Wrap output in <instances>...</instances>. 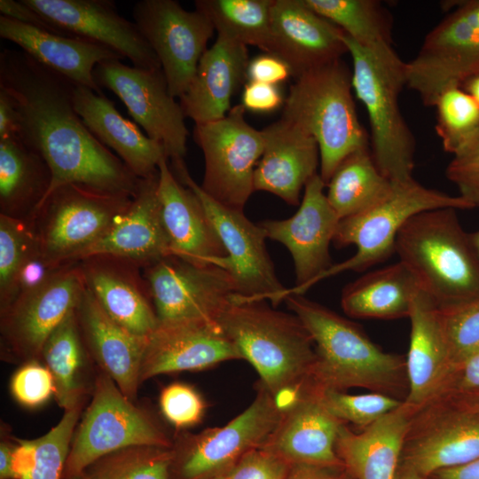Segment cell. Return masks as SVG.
Returning a JSON list of instances; mask_svg holds the SVG:
<instances>
[{
    "label": "cell",
    "instance_id": "obj_50",
    "mask_svg": "<svg viewBox=\"0 0 479 479\" xmlns=\"http://www.w3.org/2000/svg\"><path fill=\"white\" fill-rule=\"evenodd\" d=\"M65 264L47 260L38 247L20 269L6 300L0 304L1 310L19 296L40 287L49 281Z\"/></svg>",
    "mask_w": 479,
    "mask_h": 479
},
{
    "label": "cell",
    "instance_id": "obj_38",
    "mask_svg": "<svg viewBox=\"0 0 479 479\" xmlns=\"http://www.w3.org/2000/svg\"><path fill=\"white\" fill-rule=\"evenodd\" d=\"M347 36L373 51L392 50L391 17L375 0H304Z\"/></svg>",
    "mask_w": 479,
    "mask_h": 479
},
{
    "label": "cell",
    "instance_id": "obj_64",
    "mask_svg": "<svg viewBox=\"0 0 479 479\" xmlns=\"http://www.w3.org/2000/svg\"><path fill=\"white\" fill-rule=\"evenodd\" d=\"M70 479H87V478L84 476L83 474H81L80 475L70 478Z\"/></svg>",
    "mask_w": 479,
    "mask_h": 479
},
{
    "label": "cell",
    "instance_id": "obj_53",
    "mask_svg": "<svg viewBox=\"0 0 479 479\" xmlns=\"http://www.w3.org/2000/svg\"><path fill=\"white\" fill-rule=\"evenodd\" d=\"M475 393H479V350L455 370L446 388L438 397Z\"/></svg>",
    "mask_w": 479,
    "mask_h": 479
},
{
    "label": "cell",
    "instance_id": "obj_9",
    "mask_svg": "<svg viewBox=\"0 0 479 479\" xmlns=\"http://www.w3.org/2000/svg\"><path fill=\"white\" fill-rule=\"evenodd\" d=\"M452 9L425 36L406 62V86L426 106H435L448 88L461 87L479 75V0L450 4Z\"/></svg>",
    "mask_w": 479,
    "mask_h": 479
},
{
    "label": "cell",
    "instance_id": "obj_19",
    "mask_svg": "<svg viewBox=\"0 0 479 479\" xmlns=\"http://www.w3.org/2000/svg\"><path fill=\"white\" fill-rule=\"evenodd\" d=\"M85 288L78 262L69 263L49 281L1 310V334L21 361H38L45 342L75 310Z\"/></svg>",
    "mask_w": 479,
    "mask_h": 479
},
{
    "label": "cell",
    "instance_id": "obj_28",
    "mask_svg": "<svg viewBox=\"0 0 479 479\" xmlns=\"http://www.w3.org/2000/svg\"><path fill=\"white\" fill-rule=\"evenodd\" d=\"M417 409L404 401L359 431L342 425L335 451L353 479H397L404 441Z\"/></svg>",
    "mask_w": 479,
    "mask_h": 479
},
{
    "label": "cell",
    "instance_id": "obj_43",
    "mask_svg": "<svg viewBox=\"0 0 479 479\" xmlns=\"http://www.w3.org/2000/svg\"><path fill=\"white\" fill-rule=\"evenodd\" d=\"M82 405L65 411L59 423L43 436L34 439L35 454L22 479H63L67 459Z\"/></svg>",
    "mask_w": 479,
    "mask_h": 479
},
{
    "label": "cell",
    "instance_id": "obj_35",
    "mask_svg": "<svg viewBox=\"0 0 479 479\" xmlns=\"http://www.w3.org/2000/svg\"><path fill=\"white\" fill-rule=\"evenodd\" d=\"M51 181L44 160L18 137L0 139V214L31 217Z\"/></svg>",
    "mask_w": 479,
    "mask_h": 479
},
{
    "label": "cell",
    "instance_id": "obj_21",
    "mask_svg": "<svg viewBox=\"0 0 479 479\" xmlns=\"http://www.w3.org/2000/svg\"><path fill=\"white\" fill-rule=\"evenodd\" d=\"M243 359L217 321L187 319L159 322L147 337L141 382L152 377L213 367Z\"/></svg>",
    "mask_w": 479,
    "mask_h": 479
},
{
    "label": "cell",
    "instance_id": "obj_13",
    "mask_svg": "<svg viewBox=\"0 0 479 479\" xmlns=\"http://www.w3.org/2000/svg\"><path fill=\"white\" fill-rule=\"evenodd\" d=\"M282 412L276 398L259 383L250 405L229 423L187 434L173 444L169 479H200L225 473L247 452L264 444Z\"/></svg>",
    "mask_w": 479,
    "mask_h": 479
},
{
    "label": "cell",
    "instance_id": "obj_24",
    "mask_svg": "<svg viewBox=\"0 0 479 479\" xmlns=\"http://www.w3.org/2000/svg\"><path fill=\"white\" fill-rule=\"evenodd\" d=\"M158 171L140 178L131 203L97 241L79 253L74 262L92 256L131 261L142 268L171 255L161 216Z\"/></svg>",
    "mask_w": 479,
    "mask_h": 479
},
{
    "label": "cell",
    "instance_id": "obj_58",
    "mask_svg": "<svg viewBox=\"0 0 479 479\" xmlns=\"http://www.w3.org/2000/svg\"><path fill=\"white\" fill-rule=\"evenodd\" d=\"M14 444L6 441L0 444V479H14L12 473V452Z\"/></svg>",
    "mask_w": 479,
    "mask_h": 479
},
{
    "label": "cell",
    "instance_id": "obj_62",
    "mask_svg": "<svg viewBox=\"0 0 479 479\" xmlns=\"http://www.w3.org/2000/svg\"><path fill=\"white\" fill-rule=\"evenodd\" d=\"M470 236H471V240L473 241V244L478 253V255H479V230L475 232H471L470 233Z\"/></svg>",
    "mask_w": 479,
    "mask_h": 479
},
{
    "label": "cell",
    "instance_id": "obj_49",
    "mask_svg": "<svg viewBox=\"0 0 479 479\" xmlns=\"http://www.w3.org/2000/svg\"><path fill=\"white\" fill-rule=\"evenodd\" d=\"M289 465L279 456L257 448L243 455L224 474L226 479H284Z\"/></svg>",
    "mask_w": 479,
    "mask_h": 479
},
{
    "label": "cell",
    "instance_id": "obj_10",
    "mask_svg": "<svg viewBox=\"0 0 479 479\" xmlns=\"http://www.w3.org/2000/svg\"><path fill=\"white\" fill-rule=\"evenodd\" d=\"M132 198L75 184L57 188L32 216L43 255L53 263H75L126 211Z\"/></svg>",
    "mask_w": 479,
    "mask_h": 479
},
{
    "label": "cell",
    "instance_id": "obj_47",
    "mask_svg": "<svg viewBox=\"0 0 479 479\" xmlns=\"http://www.w3.org/2000/svg\"><path fill=\"white\" fill-rule=\"evenodd\" d=\"M160 407L164 417L178 428L199 423L205 412L201 396L191 386L180 382L169 384L161 390Z\"/></svg>",
    "mask_w": 479,
    "mask_h": 479
},
{
    "label": "cell",
    "instance_id": "obj_54",
    "mask_svg": "<svg viewBox=\"0 0 479 479\" xmlns=\"http://www.w3.org/2000/svg\"><path fill=\"white\" fill-rule=\"evenodd\" d=\"M0 12L2 16L15 20L17 21L53 34L68 36L50 23L36 11L26 4L22 0H0Z\"/></svg>",
    "mask_w": 479,
    "mask_h": 479
},
{
    "label": "cell",
    "instance_id": "obj_61",
    "mask_svg": "<svg viewBox=\"0 0 479 479\" xmlns=\"http://www.w3.org/2000/svg\"><path fill=\"white\" fill-rule=\"evenodd\" d=\"M397 479H428L415 470L400 466Z\"/></svg>",
    "mask_w": 479,
    "mask_h": 479
},
{
    "label": "cell",
    "instance_id": "obj_7",
    "mask_svg": "<svg viewBox=\"0 0 479 479\" xmlns=\"http://www.w3.org/2000/svg\"><path fill=\"white\" fill-rule=\"evenodd\" d=\"M457 210L474 207L459 195H450L428 188L413 177L393 182L389 193L380 202L357 215L341 219L334 238L337 247L354 245L356 253L333 264L317 279L319 281L346 271H363L393 253L397 235L414 215L436 208Z\"/></svg>",
    "mask_w": 479,
    "mask_h": 479
},
{
    "label": "cell",
    "instance_id": "obj_39",
    "mask_svg": "<svg viewBox=\"0 0 479 479\" xmlns=\"http://www.w3.org/2000/svg\"><path fill=\"white\" fill-rule=\"evenodd\" d=\"M272 0H196L195 9L210 20L217 35L270 53Z\"/></svg>",
    "mask_w": 479,
    "mask_h": 479
},
{
    "label": "cell",
    "instance_id": "obj_22",
    "mask_svg": "<svg viewBox=\"0 0 479 479\" xmlns=\"http://www.w3.org/2000/svg\"><path fill=\"white\" fill-rule=\"evenodd\" d=\"M342 424L328 411L319 389L310 381L283 410L278 425L261 448L289 464L343 467L335 451Z\"/></svg>",
    "mask_w": 479,
    "mask_h": 479
},
{
    "label": "cell",
    "instance_id": "obj_3",
    "mask_svg": "<svg viewBox=\"0 0 479 479\" xmlns=\"http://www.w3.org/2000/svg\"><path fill=\"white\" fill-rule=\"evenodd\" d=\"M216 321L283 410L311 381L315 345L294 313L276 310L265 301L232 303Z\"/></svg>",
    "mask_w": 479,
    "mask_h": 479
},
{
    "label": "cell",
    "instance_id": "obj_18",
    "mask_svg": "<svg viewBox=\"0 0 479 479\" xmlns=\"http://www.w3.org/2000/svg\"><path fill=\"white\" fill-rule=\"evenodd\" d=\"M326 185L317 173L306 184L294 215L287 219L259 223L267 239L284 245L293 258L295 286L284 290L282 301L291 294H304L334 264L329 247L340 218L328 202L324 192Z\"/></svg>",
    "mask_w": 479,
    "mask_h": 479
},
{
    "label": "cell",
    "instance_id": "obj_15",
    "mask_svg": "<svg viewBox=\"0 0 479 479\" xmlns=\"http://www.w3.org/2000/svg\"><path fill=\"white\" fill-rule=\"evenodd\" d=\"M132 16L160 61L170 95L181 98L208 49L213 25L200 11H187L175 0L138 1Z\"/></svg>",
    "mask_w": 479,
    "mask_h": 479
},
{
    "label": "cell",
    "instance_id": "obj_63",
    "mask_svg": "<svg viewBox=\"0 0 479 479\" xmlns=\"http://www.w3.org/2000/svg\"><path fill=\"white\" fill-rule=\"evenodd\" d=\"M200 479H226V477L224 474H218V475L205 476Z\"/></svg>",
    "mask_w": 479,
    "mask_h": 479
},
{
    "label": "cell",
    "instance_id": "obj_44",
    "mask_svg": "<svg viewBox=\"0 0 479 479\" xmlns=\"http://www.w3.org/2000/svg\"><path fill=\"white\" fill-rule=\"evenodd\" d=\"M318 389L323 403L334 416L359 429L371 425L404 402L377 392L349 394L346 391Z\"/></svg>",
    "mask_w": 479,
    "mask_h": 479
},
{
    "label": "cell",
    "instance_id": "obj_2",
    "mask_svg": "<svg viewBox=\"0 0 479 479\" xmlns=\"http://www.w3.org/2000/svg\"><path fill=\"white\" fill-rule=\"evenodd\" d=\"M284 301L313 340L317 359L311 381L317 388H361L405 400V356L384 351L359 326L303 294Z\"/></svg>",
    "mask_w": 479,
    "mask_h": 479
},
{
    "label": "cell",
    "instance_id": "obj_1",
    "mask_svg": "<svg viewBox=\"0 0 479 479\" xmlns=\"http://www.w3.org/2000/svg\"><path fill=\"white\" fill-rule=\"evenodd\" d=\"M75 85L21 50L0 52V89L16 109V137L51 170L43 202L68 184L133 197L140 178L86 127L74 106Z\"/></svg>",
    "mask_w": 479,
    "mask_h": 479
},
{
    "label": "cell",
    "instance_id": "obj_4",
    "mask_svg": "<svg viewBox=\"0 0 479 479\" xmlns=\"http://www.w3.org/2000/svg\"><path fill=\"white\" fill-rule=\"evenodd\" d=\"M395 253L438 307L479 298V255L457 209L436 208L412 216L397 235Z\"/></svg>",
    "mask_w": 479,
    "mask_h": 479
},
{
    "label": "cell",
    "instance_id": "obj_29",
    "mask_svg": "<svg viewBox=\"0 0 479 479\" xmlns=\"http://www.w3.org/2000/svg\"><path fill=\"white\" fill-rule=\"evenodd\" d=\"M405 356L408 394L405 403L419 408L438 397L455 368L438 316V307L425 293L416 297L411 314Z\"/></svg>",
    "mask_w": 479,
    "mask_h": 479
},
{
    "label": "cell",
    "instance_id": "obj_37",
    "mask_svg": "<svg viewBox=\"0 0 479 479\" xmlns=\"http://www.w3.org/2000/svg\"><path fill=\"white\" fill-rule=\"evenodd\" d=\"M326 185L328 202L341 220L380 202L391 191L393 182L379 169L367 147L347 156Z\"/></svg>",
    "mask_w": 479,
    "mask_h": 479
},
{
    "label": "cell",
    "instance_id": "obj_26",
    "mask_svg": "<svg viewBox=\"0 0 479 479\" xmlns=\"http://www.w3.org/2000/svg\"><path fill=\"white\" fill-rule=\"evenodd\" d=\"M158 198L171 255L187 262L212 264L226 255L200 198L174 175L169 159L158 165Z\"/></svg>",
    "mask_w": 479,
    "mask_h": 479
},
{
    "label": "cell",
    "instance_id": "obj_40",
    "mask_svg": "<svg viewBox=\"0 0 479 479\" xmlns=\"http://www.w3.org/2000/svg\"><path fill=\"white\" fill-rule=\"evenodd\" d=\"M173 449L135 445L109 453L82 473L87 479H169Z\"/></svg>",
    "mask_w": 479,
    "mask_h": 479
},
{
    "label": "cell",
    "instance_id": "obj_57",
    "mask_svg": "<svg viewBox=\"0 0 479 479\" xmlns=\"http://www.w3.org/2000/svg\"><path fill=\"white\" fill-rule=\"evenodd\" d=\"M432 476L434 479H479V459L463 466L439 470Z\"/></svg>",
    "mask_w": 479,
    "mask_h": 479
},
{
    "label": "cell",
    "instance_id": "obj_32",
    "mask_svg": "<svg viewBox=\"0 0 479 479\" xmlns=\"http://www.w3.org/2000/svg\"><path fill=\"white\" fill-rule=\"evenodd\" d=\"M0 36L20 47L40 64L98 94L103 92L94 80L96 66L104 60L123 59L102 44L53 34L2 15Z\"/></svg>",
    "mask_w": 479,
    "mask_h": 479
},
{
    "label": "cell",
    "instance_id": "obj_52",
    "mask_svg": "<svg viewBox=\"0 0 479 479\" xmlns=\"http://www.w3.org/2000/svg\"><path fill=\"white\" fill-rule=\"evenodd\" d=\"M293 76L290 67L279 57L265 53L248 62L247 79L248 82H259L278 85Z\"/></svg>",
    "mask_w": 479,
    "mask_h": 479
},
{
    "label": "cell",
    "instance_id": "obj_48",
    "mask_svg": "<svg viewBox=\"0 0 479 479\" xmlns=\"http://www.w3.org/2000/svg\"><path fill=\"white\" fill-rule=\"evenodd\" d=\"M54 381L50 370L37 361L24 364L11 380V391L15 399L27 407L46 402L54 394Z\"/></svg>",
    "mask_w": 479,
    "mask_h": 479
},
{
    "label": "cell",
    "instance_id": "obj_17",
    "mask_svg": "<svg viewBox=\"0 0 479 479\" xmlns=\"http://www.w3.org/2000/svg\"><path fill=\"white\" fill-rule=\"evenodd\" d=\"M479 459V412L438 397L419 407L411 422L401 465L428 478Z\"/></svg>",
    "mask_w": 479,
    "mask_h": 479
},
{
    "label": "cell",
    "instance_id": "obj_42",
    "mask_svg": "<svg viewBox=\"0 0 479 479\" xmlns=\"http://www.w3.org/2000/svg\"><path fill=\"white\" fill-rule=\"evenodd\" d=\"M39 247L35 220L0 214V304L26 260Z\"/></svg>",
    "mask_w": 479,
    "mask_h": 479
},
{
    "label": "cell",
    "instance_id": "obj_33",
    "mask_svg": "<svg viewBox=\"0 0 479 479\" xmlns=\"http://www.w3.org/2000/svg\"><path fill=\"white\" fill-rule=\"evenodd\" d=\"M74 106L90 131L114 151L137 177L145 178L158 171L161 160L167 157L163 146L124 118L114 102L104 94L75 84Z\"/></svg>",
    "mask_w": 479,
    "mask_h": 479
},
{
    "label": "cell",
    "instance_id": "obj_25",
    "mask_svg": "<svg viewBox=\"0 0 479 479\" xmlns=\"http://www.w3.org/2000/svg\"><path fill=\"white\" fill-rule=\"evenodd\" d=\"M78 264L86 288L114 321L144 338L154 331L159 320L140 265L112 256H92Z\"/></svg>",
    "mask_w": 479,
    "mask_h": 479
},
{
    "label": "cell",
    "instance_id": "obj_36",
    "mask_svg": "<svg viewBox=\"0 0 479 479\" xmlns=\"http://www.w3.org/2000/svg\"><path fill=\"white\" fill-rule=\"evenodd\" d=\"M86 349L74 310L48 337L42 350V359L53 378L55 398L65 411L82 405L87 389Z\"/></svg>",
    "mask_w": 479,
    "mask_h": 479
},
{
    "label": "cell",
    "instance_id": "obj_51",
    "mask_svg": "<svg viewBox=\"0 0 479 479\" xmlns=\"http://www.w3.org/2000/svg\"><path fill=\"white\" fill-rule=\"evenodd\" d=\"M285 99L276 84L248 82L244 85L241 105L245 110L270 113L284 105Z\"/></svg>",
    "mask_w": 479,
    "mask_h": 479
},
{
    "label": "cell",
    "instance_id": "obj_31",
    "mask_svg": "<svg viewBox=\"0 0 479 479\" xmlns=\"http://www.w3.org/2000/svg\"><path fill=\"white\" fill-rule=\"evenodd\" d=\"M247 46L217 35L198 64L179 104L195 124L218 121L231 110V101L247 79Z\"/></svg>",
    "mask_w": 479,
    "mask_h": 479
},
{
    "label": "cell",
    "instance_id": "obj_55",
    "mask_svg": "<svg viewBox=\"0 0 479 479\" xmlns=\"http://www.w3.org/2000/svg\"><path fill=\"white\" fill-rule=\"evenodd\" d=\"M284 479H353L343 467L290 464Z\"/></svg>",
    "mask_w": 479,
    "mask_h": 479
},
{
    "label": "cell",
    "instance_id": "obj_23",
    "mask_svg": "<svg viewBox=\"0 0 479 479\" xmlns=\"http://www.w3.org/2000/svg\"><path fill=\"white\" fill-rule=\"evenodd\" d=\"M271 19L270 54L287 62L294 78L348 53L343 32L304 0H272Z\"/></svg>",
    "mask_w": 479,
    "mask_h": 479
},
{
    "label": "cell",
    "instance_id": "obj_30",
    "mask_svg": "<svg viewBox=\"0 0 479 479\" xmlns=\"http://www.w3.org/2000/svg\"><path fill=\"white\" fill-rule=\"evenodd\" d=\"M76 317L85 346L103 373L130 400L137 397L146 338L135 335L114 321L84 288Z\"/></svg>",
    "mask_w": 479,
    "mask_h": 479
},
{
    "label": "cell",
    "instance_id": "obj_46",
    "mask_svg": "<svg viewBox=\"0 0 479 479\" xmlns=\"http://www.w3.org/2000/svg\"><path fill=\"white\" fill-rule=\"evenodd\" d=\"M459 194L474 208L479 207V129L454 153L445 170Z\"/></svg>",
    "mask_w": 479,
    "mask_h": 479
},
{
    "label": "cell",
    "instance_id": "obj_5",
    "mask_svg": "<svg viewBox=\"0 0 479 479\" xmlns=\"http://www.w3.org/2000/svg\"><path fill=\"white\" fill-rule=\"evenodd\" d=\"M281 117L297 124L316 140L319 175L326 185L347 156L369 147L353 98L351 71L342 59L295 77Z\"/></svg>",
    "mask_w": 479,
    "mask_h": 479
},
{
    "label": "cell",
    "instance_id": "obj_16",
    "mask_svg": "<svg viewBox=\"0 0 479 479\" xmlns=\"http://www.w3.org/2000/svg\"><path fill=\"white\" fill-rule=\"evenodd\" d=\"M159 322L216 321L232 303L230 274L216 265H200L169 255L142 268Z\"/></svg>",
    "mask_w": 479,
    "mask_h": 479
},
{
    "label": "cell",
    "instance_id": "obj_8",
    "mask_svg": "<svg viewBox=\"0 0 479 479\" xmlns=\"http://www.w3.org/2000/svg\"><path fill=\"white\" fill-rule=\"evenodd\" d=\"M163 428L137 407L105 373L97 375L92 398L70 445L63 479L80 475L97 459L135 446L173 447Z\"/></svg>",
    "mask_w": 479,
    "mask_h": 479
},
{
    "label": "cell",
    "instance_id": "obj_41",
    "mask_svg": "<svg viewBox=\"0 0 479 479\" xmlns=\"http://www.w3.org/2000/svg\"><path fill=\"white\" fill-rule=\"evenodd\" d=\"M436 132L445 152L454 154L479 129V105L461 87H451L438 97Z\"/></svg>",
    "mask_w": 479,
    "mask_h": 479
},
{
    "label": "cell",
    "instance_id": "obj_14",
    "mask_svg": "<svg viewBox=\"0 0 479 479\" xmlns=\"http://www.w3.org/2000/svg\"><path fill=\"white\" fill-rule=\"evenodd\" d=\"M96 83L113 91L146 135L164 148L171 167L185 164L189 135L185 114L168 88L163 71L104 60L93 71Z\"/></svg>",
    "mask_w": 479,
    "mask_h": 479
},
{
    "label": "cell",
    "instance_id": "obj_60",
    "mask_svg": "<svg viewBox=\"0 0 479 479\" xmlns=\"http://www.w3.org/2000/svg\"><path fill=\"white\" fill-rule=\"evenodd\" d=\"M461 88L479 105V75L468 79Z\"/></svg>",
    "mask_w": 479,
    "mask_h": 479
},
{
    "label": "cell",
    "instance_id": "obj_27",
    "mask_svg": "<svg viewBox=\"0 0 479 479\" xmlns=\"http://www.w3.org/2000/svg\"><path fill=\"white\" fill-rule=\"evenodd\" d=\"M262 130L265 145L254 172V191L298 205L302 189L318 173V145L305 130L282 117Z\"/></svg>",
    "mask_w": 479,
    "mask_h": 479
},
{
    "label": "cell",
    "instance_id": "obj_59",
    "mask_svg": "<svg viewBox=\"0 0 479 479\" xmlns=\"http://www.w3.org/2000/svg\"><path fill=\"white\" fill-rule=\"evenodd\" d=\"M442 398L450 399L464 408L479 412V393Z\"/></svg>",
    "mask_w": 479,
    "mask_h": 479
},
{
    "label": "cell",
    "instance_id": "obj_20",
    "mask_svg": "<svg viewBox=\"0 0 479 479\" xmlns=\"http://www.w3.org/2000/svg\"><path fill=\"white\" fill-rule=\"evenodd\" d=\"M68 36L102 44L133 67L161 68L137 25L120 15L111 0H22Z\"/></svg>",
    "mask_w": 479,
    "mask_h": 479
},
{
    "label": "cell",
    "instance_id": "obj_12",
    "mask_svg": "<svg viewBox=\"0 0 479 479\" xmlns=\"http://www.w3.org/2000/svg\"><path fill=\"white\" fill-rule=\"evenodd\" d=\"M245 112L238 104L223 119L193 128L205 162L200 187L220 204L240 211L255 192L254 172L265 145L263 130L247 123Z\"/></svg>",
    "mask_w": 479,
    "mask_h": 479
},
{
    "label": "cell",
    "instance_id": "obj_56",
    "mask_svg": "<svg viewBox=\"0 0 479 479\" xmlns=\"http://www.w3.org/2000/svg\"><path fill=\"white\" fill-rule=\"evenodd\" d=\"M18 131V115L9 95L0 89V139L15 137Z\"/></svg>",
    "mask_w": 479,
    "mask_h": 479
},
{
    "label": "cell",
    "instance_id": "obj_45",
    "mask_svg": "<svg viewBox=\"0 0 479 479\" xmlns=\"http://www.w3.org/2000/svg\"><path fill=\"white\" fill-rule=\"evenodd\" d=\"M438 316L456 370L479 350V298L438 307Z\"/></svg>",
    "mask_w": 479,
    "mask_h": 479
},
{
    "label": "cell",
    "instance_id": "obj_6",
    "mask_svg": "<svg viewBox=\"0 0 479 479\" xmlns=\"http://www.w3.org/2000/svg\"><path fill=\"white\" fill-rule=\"evenodd\" d=\"M343 41L352 60L353 93L367 114L373 158L390 181L412 178L415 139L399 106L400 92L406 86V62L394 49L373 51L344 33Z\"/></svg>",
    "mask_w": 479,
    "mask_h": 479
},
{
    "label": "cell",
    "instance_id": "obj_34",
    "mask_svg": "<svg viewBox=\"0 0 479 479\" xmlns=\"http://www.w3.org/2000/svg\"><path fill=\"white\" fill-rule=\"evenodd\" d=\"M422 287L403 262L370 271L348 284L342 292L344 313L355 318H409Z\"/></svg>",
    "mask_w": 479,
    "mask_h": 479
},
{
    "label": "cell",
    "instance_id": "obj_11",
    "mask_svg": "<svg viewBox=\"0 0 479 479\" xmlns=\"http://www.w3.org/2000/svg\"><path fill=\"white\" fill-rule=\"evenodd\" d=\"M172 171L200 198L223 243L226 255L214 261L213 265L223 268L232 277L235 288L232 303L269 300L277 306L286 287L277 277L261 225L251 222L243 211L213 200L192 178L186 166Z\"/></svg>",
    "mask_w": 479,
    "mask_h": 479
}]
</instances>
